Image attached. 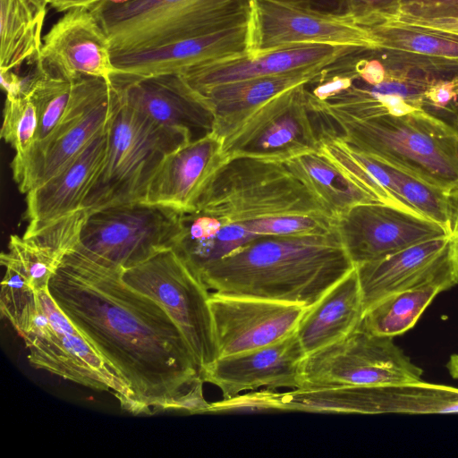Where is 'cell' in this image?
<instances>
[{"label": "cell", "mask_w": 458, "mask_h": 458, "mask_svg": "<svg viewBox=\"0 0 458 458\" xmlns=\"http://www.w3.org/2000/svg\"><path fill=\"white\" fill-rule=\"evenodd\" d=\"M217 359L276 343L296 332L310 308L212 292L209 298Z\"/></svg>", "instance_id": "obj_17"}, {"label": "cell", "mask_w": 458, "mask_h": 458, "mask_svg": "<svg viewBox=\"0 0 458 458\" xmlns=\"http://www.w3.org/2000/svg\"><path fill=\"white\" fill-rule=\"evenodd\" d=\"M355 268L337 230L255 239L199 275L215 293L311 308Z\"/></svg>", "instance_id": "obj_2"}, {"label": "cell", "mask_w": 458, "mask_h": 458, "mask_svg": "<svg viewBox=\"0 0 458 458\" xmlns=\"http://www.w3.org/2000/svg\"><path fill=\"white\" fill-rule=\"evenodd\" d=\"M34 1L38 2L40 4H43L45 6L50 5L51 2H52V0H34Z\"/></svg>", "instance_id": "obj_43"}, {"label": "cell", "mask_w": 458, "mask_h": 458, "mask_svg": "<svg viewBox=\"0 0 458 458\" xmlns=\"http://www.w3.org/2000/svg\"><path fill=\"white\" fill-rule=\"evenodd\" d=\"M284 163L335 218L357 204L377 202L318 150L295 156Z\"/></svg>", "instance_id": "obj_28"}, {"label": "cell", "mask_w": 458, "mask_h": 458, "mask_svg": "<svg viewBox=\"0 0 458 458\" xmlns=\"http://www.w3.org/2000/svg\"><path fill=\"white\" fill-rule=\"evenodd\" d=\"M446 368L452 377L458 379V354H453L450 356Z\"/></svg>", "instance_id": "obj_42"}, {"label": "cell", "mask_w": 458, "mask_h": 458, "mask_svg": "<svg viewBox=\"0 0 458 458\" xmlns=\"http://www.w3.org/2000/svg\"><path fill=\"white\" fill-rule=\"evenodd\" d=\"M35 62L70 81L81 76L111 81L116 72L109 38L95 13L85 7L64 12L53 24Z\"/></svg>", "instance_id": "obj_18"}, {"label": "cell", "mask_w": 458, "mask_h": 458, "mask_svg": "<svg viewBox=\"0 0 458 458\" xmlns=\"http://www.w3.org/2000/svg\"><path fill=\"white\" fill-rule=\"evenodd\" d=\"M249 22L205 36L131 53L112 54L115 73L152 75L180 72L200 64L249 55Z\"/></svg>", "instance_id": "obj_24"}, {"label": "cell", "mask_w": 458, "mask_h": 458, "mask_svg": "<svg viewBox=\"0 0 458 458\" xmlns=\"http://www.w3.org/2000/svg\"><path fill=\"white\" fill-rule=\"evenodd\" d=\"M249 33L250 56L307 44L377 48L369 29L351 15L291 0H252Z\"/></svg>", "instance_id": "obj_14"}, {"label": "cell", "mask_w": 458, "mask_h": 458, "mask_svg": "<svg viewBox=\"0 0 458 458\" xmlns=\"http://www.w3.org/2000/svg\"><path fill=\"white\" fill-rule=\"evenodd\" d=\"M64 255L32 239L10 236L8 250L0 256L1 265L23 279L34 291L47 289Z\"/></svg>", "instance_id": "obj_30"}, {"label": "cell", "mask_w": 458, "mask_h": 458, "mask_svg": "<svg viewBox=\"0 0 458 458\" xmlns=\"http://www.w3.org/2000/svg\"><path fill=\"white\" fill-rule=\"evenodd\" d=\"M450 208V232L458 240V191L448 194Z\"/></svg>", "instance_id": "obj_40"}, {"label": "cell", "mask_w": 458, "mask_h": 458, "mask_svg": "<svg viewBox=\"0 0 458 458\" xmlns=\"http://www.w3.org/2000/svg\"><path fill=\"white\" fill-rule=\"evenodd\" d=\"M392 15L411 24L458 34V18H417L398 13Z\"/></svg>", "instance_id": "obj_37"}, {"label": "cell", "mask_w": 458, "mask_h": 458, "mask_svg": "<svg viewBox=\"0 0 458 458\" xmlns=\"http://www.w3.org/2000/svg\"><path fill=\"white\" fill-rule=\"evenodd\" d=\"M336 230V219L309 215H284L253 221L246 226L251 241L267 236L324 234Z\"/></svg>", "instance_id": "obj_33"}, {"label": "cell", "mask_w": 458, "mask_h": 458, "mask_svg": "<svg viewBox=\"0 0 458 458\" xmlns=\"http://www.w3.org/2000/svg\"><path fill=\"white\" fill-rule=\"evenodd\" d=\"M458 240L451 233L356 267L364 311L392 294L423 286L441 292L458 284Z\"/></svg>", "instance_id": "obj_15"}, {"label": "cell", "mask_w": 458, "mask_h": 458, "mask_svg": "<svg viewBox=\"0 0 458 458\" xmlns=\"http://www.w3.org/2000/svg\"><path fill=\"white\" fill-rule=\"evenodd\" d=\"M377 52L388 63L417 69L437 79L458 76V34L403 21L393 15L366 19Z\"/></svg>", "instance_id": "obj_21"}, {"label": "cell", "mask_w": 458, "mask_h": 458, "mask_svg": "<svg viewBox=\"0 0 458 458\" xmlns=\"http://www.w3.org/2000/svg\"><path fill=\"white\" fill-rule=\"evenodd\" d=\"M38 117L27 90L16 97H7L3 112L1 137L15 150V156L25 154L37 138Z\"/></svg>", "instance_id": "obj_32"}, {"label": "cell", "mask_w": 458, "mask_h": 458, "mask_svg": "<svg viewBox=\"0 0 458 458\" xmlns=\"http://www.w3.org/2000/svg\"><path fill=\"white\" fill-rule=\"evenodd\" d=\"M75 247L51 277L54 301L129 389L134 415L208 413L201 369L181 330L150 297Z\"/></svg>", "instance_id": "obj_1"}, {"label": "cell", "mask_w": 458, "mask_h": 458, "mask_svg": "<svg viewBox=\"0 0 458 458\" xmlns=\"http://www.w3.org/2000/svg\"><path fill=\"white\" fill-rule=\"evenodd\" d=\"M322 69L251 78L196 92L212 114L211 131L224 140L267 101L295 86L309 83Z\"/></svg>", "instance_id": "obj_25"}, {"label": "cell", "mask_w": 458, "mask_h": 458, "mask_svg": "<svg viewBox=\"0 0 458 458\" xmlns=\"http://www.w3.org/2000/svg\"><path fill=\"white\" fill-rule=\"evenodd\" d=\"M396 13L417 18H458V0H401Z\"/></svg>", "instance_id": "obj_34"}, {"label": "cell", "mask_w": 458, "mask_h": 458, "mask_svg": "<svg viewBox=\"0 0 458 458\" xmlns=\"http://www.w3.org/2000/svg\"><path fill=\"white\" fill-rule=\"evenodd\" d=\"M458 98V76L435 79L425 91L427 106L443 111Z\"/></svg>", "instance_id": "obj_36"}, {"label": "cell", "mask_w": 458, "mask_h": 458, "mask_svg": "<svg viewBox=\"0 0 458 458\" xmlns=\"http://www.w3.org/2000/svg\"><path fill=\"white\" fill-rule=\"evenodd\" d=\"M457 253H458V244H457Z\"/></svg>", "instance_id": "obj_44"}, {"label": "cell", "mask_w": 458, "mask_h": 458, "mask_svg": "<svg viewBox=\"0 0 458 458\" xmlns=\"http://www.w3.org/2000/svg\"><path fill=\"white\" fill-rule=\"evenodd\" d=\"M47 6L34 0H0V72L34 62L42 48Z\"/></svg>", "instance_id": "obj_27"}, {"label": "cell", "mask_w": 458, "mask_h": 458, "mask_svg": "<svg viewBox=\"0 0 458 458\" xmlns=\"http://www.w3.org/2000/svg\"><path fill=\"white\" fill-rule=\"evenodd\" d=\"M364 313L356 267L334 285L301 318L296 335L309 355L343 338Z\"/></svg>", "instance_id": "obj_26"}, {"label": "cell", "mask_w": 458, "mask_h": 458, "mask_svg": "<svg viewBox=\"0 0 458 458\" xmlns=\"http://www.w3.org/2000/svg\"><path fill=\"white\" fill-rule=\"evenodd\" d=\"M122 277L166 311L183 335L201 372L217 359L209 290L173 249L123 269Z\"/></svg>", "instance_id": "obj_10"}, {"label": "cell", "mask_w": 458, "mask_h": 458, "mask_svg": "<svg viewBox=\"0 0 458 458\" xmlns=\"http://www.w3.org/2000/svg\"><path fill=\"white\" fill-rule=\"evenodd\" d=\"M354 49L360 48L324 44L298 45L257 56L245 55L208 62L183 69L180 73L191 88L199 92L251 78L322 69Z\"/></svg>", "instance_id": "obj_23"}, {"label": "cell", "mask_w": 458, "mask_h": 458, "mask_svg": "<svg viewBox=\"0 0 458 458\" xmlns=\"http://www.w3.org/2000/svg\"><path fill=\"white\" fill-rule=\"evenodd\" d=\"M106 142L107 128L66 168L26 193L28 225L23 237L64 256L78 245L87 218L84 202L102 165Z\"/></svg>", "instance_id": "obj_11"}, {"label": "cell", "mask_w": 458, "mask_h": 458, "mask_svg": "<svg viewBox=\"0 0 458 458\" xmlns=\"http://www.w3.org/2000/svg\"><path fill=\"white\" fill-rule=\"evenodd\" d=\"M123 0H52L50 6L56 12L64 13L76 7L92 9L104 4H116Z\"/></svg>", "instance_id": "obj_38"}, {"label": "cell", "mask_w": 458, "mask_h": 458, "mask_svg": "<svg viewBox=\"0 0 458 458\" xmlns=\"http://www.w3.org/2000/svg\"><path fill=\"white\" fill-rule=\"evenodd\" d=\"M306 84L275 96L224 139L226 160L256 157L284 162L318 150L320 126Z\"/></svg>", "instance_id": "obj_13"}, {"label": "cell", "mask_w": 458, "mask_h": 458, "mask_svg": "<svg viewBox=\"0 0 458 458\" xmlns=\"http://www.w3.org/2000/svg\"><path fill=\"white\" fill-rule=\"evenodd\" d=\"M423 370L394 344L360 324L335 343L306 355L301 387L420 383Z\"/></svg>", "instance_id": "obj_12"}, {"label": "cell", "mask_w": 458, "mask_h": 458, "mask_svg": "<svg viewBox=\"0 0 458 458\" xmlns=\"http://www.w3.org/2000/svg\"><path fill=\"white\" fill-rule=\"evenodd\" d=\"M312 109L334 123L356 150L447 194L458 191V131L426 108L403 115L352 117L316 99Z\"/></svg>", "instance_id": "obj_4"}, {"label": "cell", "mask_w": 458, "mask_h": 458, "mask_svg": "<svg viewBox=\"0 0 458 458\" xmlns=\"http://www.w3.org/2000/svg\"><path fill=\"white\" fill-rule=\"evenodd\" d=\"M224 140L208 131L179 147L161 162L143 202L191 212L216 172L227 161Z\"/></svg>", "instance_id": "obj_22"}, {"label": "cell", "mask_w": 458, "mask_h": 458, "mask_svg": "<svg viewBox=\"0 0 458 458\" xmlns=\"http://www.w3.org/2000/svg\"><path fill=\"white\" fill-rule=\"evenodd\" d=\"M182 213L146 202L107 207L87 216L76 247L101 264L130 268L173 249Z\"/></svg>", "instance_id": "obj_9"}, {"label": "cell", "mask_w": 458, "mask_h": 458, "mask_svg": "<svg viewBox=\"0 0 458 458\" xmlns=\"http://www.w3.org/2000/svg\"><path fill=\"white\" fill-rule=\"evenodd\" d=\"M0 310L24 341L34 368L93 390L111 392L122 409L133 414L129 389L59 308L48 288L27 291L0 304Z\"/></svg>", "instance_id": "obj_5"}, {"label": "cell", "mask_w": 458, "mask_h": 458, "mask_svg": "<svg viewBox=\"0 0 458 458\" xmlns=\"http://www.w3.org/2000/svg\"><path fill=\"white\" fill-rule=\"evenodd\" d=\"M306 353L296 333L272 344L216 359L202 371L205 382L216 386L224 398L259 388L302 386Z\"/></svg>", "instance_id": "obj_19"}, {"label": "cell", "mask_w": 458, "mask_h": 458, "mask_svg": "<svg viewBox=\"0 0 458 458\" xmlns=\"http://www.w3.org/2000/svg\"><path fill=\"white\" fill-rule=\"evenodd\" d=\"M443 112H445L446 114L443 115V119L448 122L451 125H453L458 131V103L457 101L452 103L448 107H446Z\"/></svg>", "instance_id": "obj_41"}, {"label": "cell", "mask_w": 458, "mask_h": 458, "mask_svg": "<svg viewBox=\"0 0 458 458\" xmlns=\"http://www.w3.org/2000/svg\"><path fill=\"white\" fill-rule=\"evenodd\" d=\"M194 210L209 216L218 229L203 244L174 250L198 277L209 264L251 242L245 229L253 221L284 215L335 218L284 162L256 157L226 161Z\"/></svg>", "instance_id": "obj_3"}, {"label": "cell", "mask_w": 458, "mask_h": 458, "mask_svg": "<svg viewBox=\"0 0 458 458\" xmlns=\"http://www.w3.org/2000/svg\"><path fill=\"white\" fill-rule=\"evenodd\" d=\"M336 13H345L344 0H291Z\"/></svg>", "instance_id": "obj_39"}, {"label": "cell", "mask_w": 458, "mask_h": 458, "mask_svg": "<svg viewBox=\"0 0 458 458\" xmlns=\"http://www.w3.org/2000/svg\"><path fill=\"white\" fill-rule=\"evenodd\" d=\"M35 64V72L27 81L26 90L38 117L36 140H41L53 131L64 114L71 98L74 80H67L49 72L39 63Z\"/></svg>", "instance_id": "obj_31"}, {"label": "cell", "mask_w": 458, "mask_h": 458, "mask_svg": "<svg viewBox=\"0 0 458 458\" xmlns=\"http://www.w3.org/2000/svg\"><path fill=\"white\" fill-rule=\"evenodd\" d=\"M191 140L190 130L159 124L118 95L107 127L106 155L84 202L87 216L107 207L143 202L163 159Z\"/></svg>", "instance_id": "obj_7"}, {"label": "cell", "mask_w": 458, "mask_h": 458, "mask_svg": "<svg viewBox=\"0 0 458 458\" xmlns=\"http://www.w3.org/2000/svg\"><path fill=\"white\" fill-rule=\"evenodd\" d=\"M117 99L111 81L90 76L74 80L68 106L53 131L11 163L20 191L26 194L66 168L106 130Z\"/></svg>", "instance_id": "obj_8"}, {"label": "cell", "mask_w": 458, "mask_h": 458, "mask_svg": "<svg viewBox=\"0 0 458 458\" xmlns=\"http://www.w3.org/2000/svg\"><path fill=\"white\" fill-rule=\"evenodd\" d=\"M111 82L125 104L159 124L191 132L212 130L211 112L180 72L114 73Z\"/></svg>", "instance_id": "obj_20"}, {"label": "cell", "mask_w": 458, "mask_h": 458, "mask_svg": "<svg viewBox=\"0 0 458 458\" xmlns=\"http://www.w3.org/2000/svg\"><path fill=\"white\" fill-rule=\"evenodd\" d=\"M440 293L436 286H423L392 294L366 310L360 324L375 335L394 338L412 328Z\"/></svg>", "instance_id": "obj_29"}, {"label": "cell", "mask_w": 458, "mask_h": 458, "mask_svg": "<svg viewBox=\"0 0 458 458\" xmlns=\"http://www.w3.org/2000/svg\"><path fill=\"white\" fill-rule=\"evenodd\" d=\"M401 0H344L345 13L358 22L366 19L397 13Z\"/></svg>", "instance_id": "obj_35"}, {"label": "cell", "mask_w": 458, "mask_h": 458, "mask_svg": "<svg viewBox=\"0 0 458 458\" xmlns=\"http://www.w3.org/2000/svg\"><path fill=\"white\" fill-rule=\"evenodd\" d=\"M336 230L355 267L450 234L431 219L382 202L352 207L336 218Z\"/></svg>", "instance_id": "obj_16"}, {"label": "cell", "mask_w": 458, "mask_h": 458, "mask_svg": "<svg viewBox=\"0 0 458 458\" xmlns=\"http://www.w3.org/2000/svg\"><path fill=\"white\" fill-rule=\"evenodd\" d=\"M252 0H123L90 9L112 54L144 51L248 23Z\"/></svg>", "instance_id": "obj_6"}]
</instances>
